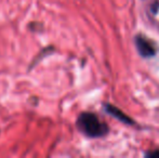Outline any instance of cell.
Here are the masks:
<instances>
[{"label":"cell","mask_w":159,"mask_h":158,"mask_svg":"<svg viewBox=\"0 0 159 158\" xmlns=\"http://www.w3.org/2000/svg\"><path fill=\"white\" fill-rule=\"evenodd\" d=\"M77 126L89 138H100L108 132V127L92 113H82L77 120Z\"/></svg>","instance_id":"6da1fadb"},{"label":"cell","mask_w":159,"mask_h":158,"mask_svg":"<svg viewBox=\"0 0 159 158\" xmlns=\"http://www.w3.org/2000/svg\"><path fill=\"white\" fill-rule=\"evenodd\" d=\"M146 157H159V151H156V152H148L145 154Z\"/></svg>","instance_id":"277c9868"},{"label":"cell","mask_w":159,"mask_h":158,"mask_svg":"<svg viewBox=\"0 0 159 158\" xmlns=\"http://www.w3.org/2000/svg\"><path fill=\"white\" fill-rule=\"evenodd\" d=\"M135 41V46L138 49V52L140 53L141 56L143 57H152L156 54V48L153 44V42L151 40H148L145 36H139L135 37L134 39Z\"/></svg>","instance_id":"7a4b0ae2"},{"label":"cell","mask_w":159,"mask_h":158,"mask_svg":"<svg viewBox=\"0 0 159 158\" xmlns=\"http://www.w3.org/2000/svg\"><path fill=\"white\" fill-rule=\"evenodd\" d=\"M105 111H106L111 116H113L114 118L118 119L119 121L124 122V124H130V126L134 124V121L130 118V117H128L122 111H120L119 108L115 107V106L111 105V104H106V105H105Z\"/></svg>","instance_id":"3957f363"}]
</instances>
